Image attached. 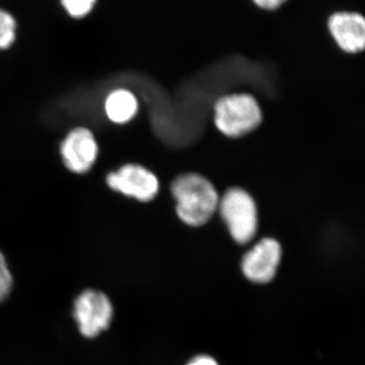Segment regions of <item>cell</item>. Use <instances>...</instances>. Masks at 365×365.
<instances>
[{"instance_id":"7c38bea8","label":"cell","mask_w":365,"mask_h":365,"mask_svg":"<svg viewBox=\"0 0 365 365\" xmlns=\"http://www.w3.org/2000/svg\"><path fill=\"white\" fill-rule=\"evenodd\" d=\"M13 285V278L6 266L4 255L0 253V302L7 297Z\"/></svg>"},{"instance_id":"5b68a950","label":"cell","mask_w":365,"mask_h":365,"mask_svg":"<svg viewBox=\"0 0 365 365\" xmlns=\"http://www.w3.org/2000/svg\"><path fill=\"white\" fill-rule=\"evenodd\" d=\"M114 317L111 300L103 292L86 290L74 304V318L86 337L93 338L107 330Z\"/></svg>"},{"instance_id":"4fadbf2b","label":"cell","mask_w":365,"mask_h":365,"mask_svg":"<svg viewBox=\"0 0 365 365\" xmlns=\"http://www.w3.org/2000/svg\"><path fill=\"white\" fill-rule=\"evenodd\" d=\"M185 365H220V364L212 355L200 353L191 357Z\"/></svg>"},{"instance_id":"ba28073f","label":"cell","mask_w":365,"mask_h":365,"mask_svg":"<svg viewBox=\"0 0 365 365\" xmlns=\"http://www.w3.org/2000/svg\"><path fill=\"white\" fill-rule=\"evenodd\" d=\"M328 29L336 44L350 54L365 50V18L357 13L339 11L328 21Z\"/></svg>"},{"instance_id":"52a82bcc","label":"cell","mask_w":365,"mask_h":365,"mask_svg":"<svg viewBox=\"0 0 365 365\" xmlns=\"http://www.w3.org/2000/svg\"><path fill=\"white\" fill-rule=\"evenodd\" d=\"M60 153L67 169L83 174L91 170L97 160V141L88 129L79 127L69 132L61 143Z\"/></svg>"},{"instance_id":"8fae6325","label":"cell","mask_w":365,"mask_h":365,"mask_svg":"<svg viewBox=\"0 0 365 365\" xmlns=\"http://www.w3.org/2000/svg\"><path fill=\"white\" fill-rule=\"evenodd\" d=\"M98 0H60L67 14L73 19H83L95 9Z\"/></svg>"},{"instance_id":"7a4b0ae2","label":"cell","mask_w":365,"mask_h":365,"mask_svg":"<svg viewBox=\"0 0 365 365\" xmlns=\"http://www.w3.org/2000/svg\"><path fill=\"white\" fill-rule=\"evenodd\" d=\"M218 210L234 242L244 246L253 241L259 227L258 209L246 190L228 189L220 197Z\"/></svg>"},{"instance_id":"8992f818","label":"cell","mask_w":365,"mask_h":365,"mask_svg":"<svg viewBox=\"0 0 365 365\" xmlns=\"http://www.w3.org/2000/svg\"><path fill=\"white\" fill-rule=\"evenodd\" d=\"M108 186L114 191L140 202H148L158 195L160 182L151 170L140 165L128 163L107 176Z\"/></svg>"},{"instance_id":"3957f363","label":"cell","mask_w":365,"mask_h":365,"mask_svg":"<svg viewBox=\"0 0 365 365\" xmlns=\"http://www.w3.org/2000/svg\"><path fill=\"white\" fill-rule=\"evenodd\" d=\"M261 122L260 105L249 93H232L215 103V124L225 136L237 138L246 135Z\"/></svg>"},{"instance_id":"5bb4252c","label":"cell","mask_w":365,"mask_h":365,"mask_svg":"<svg viewBox=\"0 0 365 365\" xmlns=\"http://www.w3.org/2000/svg\"><path fill=\"white\" fill-rule=\"evenodd\" d=\"M255 6L264 11H276L282 6L287 0H252Z\"/></svg>"},{"instance_id":"9c48e42d","label":"cell","mask_w":365,"mask_h":365,"mask_svg":"<svg viewBox=\"0 0 365 365\" xmlns=\"http://www.w3.org/2000/svg\"><path fill=\"white\" fill-rule=\"evenodd\" d=\"M105 111L114 123H127L135 117L138 111V101L130 91L119 88L113 91L106 98Z\"/></svg>"},{"instance_id":"30bf717a","label":"cell","mask_w":365,"mask_h":365,"mask_svg":"<svg viewBox=\"0 0 365 365\" xmlns=\"http://www.w3.org/2000/svg\"><path fill=\"white\" fill-rule=\"evenodd\" d=\"M16 36V21L13 14L0 9V50L14 44Z\"/></svg>"},{"instance_id":"277c9868","label":"cell","mask_w":365,"mask_h":365,"mask_svg":"<svg viewBox=\"0 0 365 365\" xmlns=\"http://www.w3.org/2000/svg\"><path fill=\"white\" fill-rule=\"evenodd\" d=\"M282 246L275 237H266L255 242L242 257L240 269L245 279L266 285L277 276L282 262Z\"/></svg>"},{"instance_id":"6da1fadb","label":"cell","mask_w":365,"mask_h":365,"mask_svg":"<svg viewBox=\"0 0 365 365\" xmlns=\"http://www.w3.org/2000/svg\"><path fill=\"white\" fill-rule=\"evenodd\" d=\"M179 220L192 227H202L218 210L220 197L212 182L195 173L180 175L170 186Z\"/></svg>"}]
</instances>
